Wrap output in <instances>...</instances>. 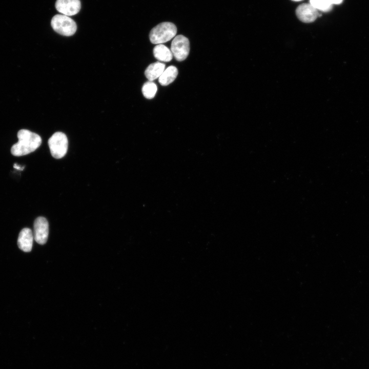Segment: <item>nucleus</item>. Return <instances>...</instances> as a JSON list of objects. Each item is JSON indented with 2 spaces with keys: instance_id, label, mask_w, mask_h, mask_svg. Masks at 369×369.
Listing matches in <instances>:
<instances>
[{
  "instance_id": "f257e3e1",
  "label": "nucleus",
  "mask_w": 369,
  "mask_h": 369,
  "mask_svg": "<svg viewBox=\"0 0 369 369\" xmlns=\"http://www.w3.org/2000/svg\"><path fill=\"white\" fill-rule=\"evenodd\" d=\"M18 142L11 149V154L15 156L27 155L36 150L42 144V138L37 134L27 129L17 132Z\"/></svg>"
},
{
  "instance_id": "f03ea898",
  "label": "nucleus",
  "mask_w": 369,
  "mask_h": 369,
  "mask_svg": "<svg viewBox=\"0 0 369 369\" xmlns=\"http://www.w3.org/2000/svg\"><path fill=\"white\" fill-rule=\"evenodd\" d=\"M177 33L176 26L171 22H162L154 27L149 34L150 42L154 44H161L171 40Z\"/></svg>"
},
{
  "instance_id": "7ed1b4c3",
  "label": "nucleus",
  "mask_w": 369,
  "mask_h": 369,
  "mask_svg": "<svg viewBox=\"0 0 369 369\" xmlns=\"http://www.w3.org/2000/svg\"><path fill=\"white\" fill-rule=\"evenodd\" d=\"M51 25L55 32L66 36L73 35L77 30L76 23L69 16L63 14L54 15Z\"/></svg>"
},
{
  "instance_id": "20e7f679",
  "label": "nucleus",
  "mask_w": 369,
  "mask_h": 369,
  "mask_svg": "<svg viewBox=\"0 0 369 369\" xmlns=\"http://www.w3.org/2000/svg\"><path fill=\"white\" fill-rule=\"evenodd\" d=\"M52 156L56 159L63 157L67 153L68 141L65 134L61 132L54 133L48 140Z\"/></svg>"
},
{
  "instance_id": "39448f33",
  "label": "nucleus",
  "mask_w": 369,
  "mask_h": 369,
  "mask_svg": "<svg viewBox=\"0 0 369 369\" xmlns=\"http://www.w3.org/2000/svg\"><path fill=\"white\" fill-rule=\"evenodd\" d=\"M171 50L177 61H181L186 59L190 52L188 38L182 35L175 36L172 42Z\"/></svg>"
},
{
  "instance_id": "423d86ee",
  "label": "nucleus",
  "mask_w": 369,
  "mask_h": 369,
  "mask_svg": "<svg viewBox=\"0 0 369 369\" xmlns=\"http://www.w3.org/2000/svg\"><path fill=\"white\" fill-rule=\"evenodd\" d=\"M49 234V224L46 218L38 217L34 222V238L40 244L46 243Z\"/></svg>"
},
{
  "instance_id": "0eeeda50",
  "label": "nucleus",
  "mask_w": 369,
  "mask_h": 369,
  "mask_svg": "<svg viewBox=\"0 0 369 369\" xmlns=\"http://www.w3.org/2000/svg\"><path fill=\"white\" fill-rule=\"evenodd\" d=\"M55 6L59 12L69 16L78 13L81 3L79 0H56Z\"/></svg>"
},
{
  "instance_id": "6e6552de",
  "label": "nucleus",
  "mask_w": 369,
  "mask_h": 369,
  "mask_svg": "<svg viewBox=\"0 0 369 369\" xmlns=\"http://www.w3.org/2000/svg\"><path fill=\"white\" fill-rule=\"evenodd\" d=\"M296 14L298 19L305 23L313 22L318 16V10L310 4L304 3L297 7Z\"/></svg>"
},
{
  "instance_id": "1a4fd4ad",
  "label": "nucleus",
  "mask_w": 369,
  "mask_h": 369,
  "mask_svg": "<svg viewBox=\"0 0 369 369\" xmlns=\"http://www.w3.org/2000/svg\"><path fill=\"white\" fill-rule=\"evenodd\" d=\"M33 238L34 236L30 229L27 228L23 229L17 239L18 248L24 252H30L32 248Z\"/></svg>"
},
{
  "instance_id": "9d476101",
  "label": "nucleus",
  "mask_w": 369,
  "mask_h": 369,
  "mask_svg": "<svg viewBox=\"0 0 369 369\" xmlns=\"http://www.w3.org/2000/svg\"><path fill=\"white\" fill-rule=\"evenodd\" d=\"M165 64L157 61L150 64L146 69L145 74L149 81H153L162 74L165 70Z\"/></svg>"
},
{
  "instance_id": "9b49d317",
  "label": "nucleus",
  "mask_w": 369,
  "mask_h": 369,
  "mask_svg": "<svg viewBox=\"0 0 369 369\" xmlns=\"http://www.w3.org/2000/svg\"><path fill=\"white\" fill-rule=\"evenodd\" d=\"M153 54L154 57L160 61H170L173 58L171 51L162 44H158L154 48Z\"/></svg>"
},
{
  "instance_id": "f8f14e48",
  "label": "nucleus",
  "mask_w": 369,
  "mask_h": 369,
  "mask_svg": "<svg viewBox=\"0 0 369 369\" xmlns=\"http://www.w3.org/2000/svg\"><path fill=\"white\" fill-rule=\"evenodd\" d=\"M178 75V70L174 66H170L164 70L159 76L158 81L162 86H167L172 83Z\"/></svg>"
},
{
  "instance_id": "ddd939ff",
  "label": "nucleus",
  "mask_w": 369,
  "mask_h": 369,
  "mask_svg": "<svg viewBox=\"0 0 369 369\" xmlns=\"http://www.w3.org/2000/svg\"><path fill=\"white\" fill-rule=\"evenodd\" d=\"M157 92V86L152 81L146 82L142 87L144 96L148 99L153 98Z\"/></svg>"
},
{
  "instance_id": "4468645a",
  "label": "nucleus",
  "mask_w": 369,
  "mask_h": 369,
  "mask_svg": "<svg viewBox=\"0 0 369 369\" xmlns=\"http://www.w3.org/2000/svg\"><path fill=\"white\" fill-rule=\"evenodd\" d=\"M310 4L317 10L327 12L331 10L333 4L330 0H310Z\"/></svg>"
},
{
  "instance_id": "2eb2a0df",
  "label": "nucleus",
  "mask_w": 369,
  "mask_h": 369,
  "mask_svg": "<svg viewBox=\"0 0 369 369\" xmlns=\"http://www.w3.org/2000/svg\"><path fill=\"white\" fill-rule=\"evenodd\" d=\"M333 4L338 5L341 4L343 0H330Z\"/></svg>"
},
{
  "instance_id": "dca6fc26",
  "label": "nucleus",
  "mask_w": 369,
  "mask_h": 369,
  "mask_svg": "<svg viewBox=\"0 0 369 369\" xmlns=\"http://www.w3.org/2000/svg\"><path fill=\"white\" fill-rule=\"evenodd\" d=\"M14 168L19 170H22L24 167L22 168L21 167L18 166L16 163H15L14 165Z\"/></svg>"
},
{
  "instance_id": "f3484780",
  "label": "nucleus",
  "mask_w": 369,
  "mask_h": 369,
  "mask_svg": "<svg viewBox=\"0 0 369 369\" xmlns=\"http://www.w3.org/2000/svg\"><path fill=\"white\" fill-rule=\"evenodd\" d=\"M291 1H295V2H299V1H302V0H291Z\"/></svg>"
}]
</instances>
